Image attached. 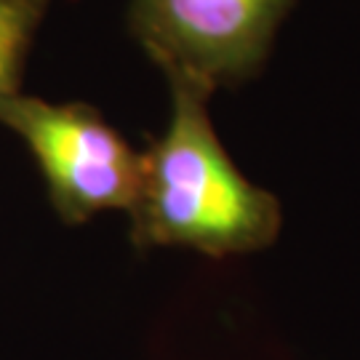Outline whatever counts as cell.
I'll use <instances>...</instances> for the list:
<instances>
[{
    "label": "cell",
    "mask_w": 360,
    "mask_h": 360,
    "mask_svg": "<svg viewBox=\"0 0 360 360\" xmlns=\"http://www.w3.org/2000/svg\"><path fill=\"white\" fill-rule=\"evenodd\" d=\"M166 131L144 153L131 238L139 248L187 245L211 257L251 254L281 230L278 198L232 163L208 115L211 94L168 83Z\"/></svg>",
    "instance_id": "cell-1"
},
{
    "label": "cell",
    "mask_w": 360,
    "mask_h": 360,
    "mask_svg": "<svg viewBox=\"0 0 360 360\" xmlns=\"http://www.w3.org/2000/svg\"><path fill=\"white\" fill-rule=\"evenodd\" d=\"M0 126L19 136L38 163L56 217L83 224L126 211L139 198L144 153L86 102H49L25 91L0 96Z\"/></svg>",
    "instance_id": "cell-2"
},
{
    "label": "cell",
    "mask_w": 360,
    "mask_h": 360,
    "mask_svg": "<svg viewBox=\"0 0 360 360\" xmlns=\"http://www.w3.org/2000/svg\"><path fill=\"white\" fill-rule=\"evenodd\" d=\"M294 0H131L129 32L168 83L206 94L257 75Z\"/></svg>",
    "instance_id": "cell-3"
},
{
    "label": "cell",
    "mask_w": 360,
    "mask_h": 360,
    "mask_svg": "<svg viewBox=\"0 0 360 360\" xmlns=\"http://www.w3.org/2000/svg\"><path fill=\"white\" fill-rule=\"evenodd\" d=\"M51 0H0V96L22 91L27 59Z\"/></svg>",
    "instance_id": "cell-4"
}]
</instances>
